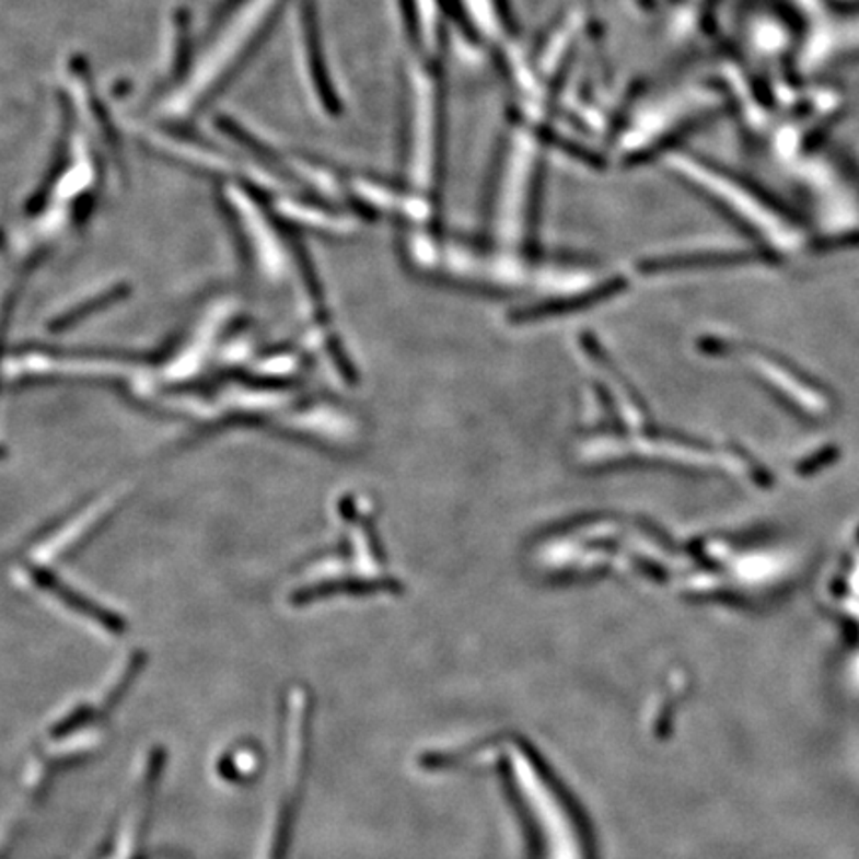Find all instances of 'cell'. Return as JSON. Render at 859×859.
Instances as JSON below:
<instances>
[{"label":"cell","mask_w":859,"mask_h":859,"mask_svg":"<svg viewBox=\"0 0 859 859\" xmlns=\"http://www.w3.org/2000/svg\"><path fill=\"white\" fill-rule=\"evenodd\" d=\"M512 770V786L523 808L527 822L532 824L535 846L545 859H585L588 844L583 826L577 820L576 810L559 783L539 764L530 748L522 744L512 746V762L506 766Z\"/></svg>","instance_id":"cell-1"},{"label":"cell","mask_w":859,"mask_h":859,"mask_svg":"<svg viewBox=\"0 0 859 859\" xmlns=\"http://www.w3.org/2000/svg\"><path fill=\"white\" fill-rule=\"evenodd\" d=\"M281 0H245L235 16L228 22L225 31H221L209 53L199 60L185 86L177 92L172 109L184 114L185 109L194 108L206 98L213 88H218L223 78L237 66L241 58L247 55L251 44L257 40L267 22L271 21Z\"/></svg>","instance_id":"cell-2"},{"label":"cell","mask_w":859,"mask_h":859,"mask_svg":"<svg viewBox=\"0 0 859 859\" xmlns=\"http://www.w3.org/2000/svg\"><path fill=\"white\" fill-rule=\"evenodd\" d=\"M309 696L303 688H293L289 696V712L285 715V778L283 794L277 805V814L272 820L271 838L267 841V851L263 859H283L289 848V836L293 829L294 810L301 792V782L305 778L306 740H309Z\"/></svg>","instance_id":"cell-3"},{"label":"cell","mask_w":859,"mask_h":859,"mask_svg":"<svg viewBox=\"0 0 859 859\" xmlns=\"http://www.w3.org/2000/svg\"><path fill=\"white\" fill-rule=\"evenodd\" d=\"M410 138H408V172L418 185H430L436 174V150L440 131V104L434 78L426 70H416L410 80Z\"/></svg>","instance_id":"cell-4"}]
</instances>
